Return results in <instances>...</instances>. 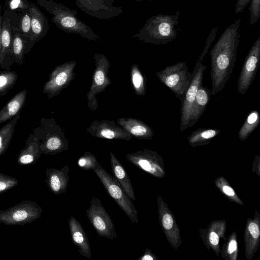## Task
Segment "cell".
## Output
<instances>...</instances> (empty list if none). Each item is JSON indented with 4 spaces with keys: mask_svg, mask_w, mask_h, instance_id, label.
<instances>
[{
    "mask_svg": "<svg viewBox=\"0 0 260 260\" xmlns=\"http://www.w3.org/2000/svg\"><path fill=\"white\" fill-rule=\"evenodd\" d=\"M27 90L24 89L16 94L0 110V124L18 115L26 101Z\"/></svg>",
    "mask_w": 260,
    "mask_h": 260,
    "instance_id": "cell-23",
    "label": "cell"
},
{
    "mask_svg": "<svg viewBox=\"0 0 260 260\" xmlns=\"http://www.w3.org/2000/svg\"><path fill=\"white\" fill-rule=\"evenodd\" d=\"M93 58L95 68L92 77L91 85L87 93V107L91 111H94L98 107L97 95L111 84L108 76L111 66L109 60L104 54L99 53H94Z\"/></svg>",
    "mask_w": 260,
    "mask_h": 260,
    "instance_id": "cell-8",
    "label": "cell"
},
{
    "mask_svg": "<svg viewBox=\"0 0 260 260\" xmlns=\"http://www.w3.org/2000/svg\"><path fill=\"white\" fill-rule=\"evenodd\" d=\"M144 0H135V1H136L137 2H138V3H141Z\"/></svg>",
    "mask_w": 260,
    "mask_h": 260,
    "instance_id": "cell-44",
    "label": "cell"
},
{
    "mask_svg": "<svg viewBox=\"0 0 260 260\" xmlns=\"http://www.w3.org/2000/svg\"><path fill=\"white\" fill-rule=\"evenodd\" d=\"M18 28L20 34L26 42V54H27L30 51L29 45L31 36V20L28 9L22 13Z\"/></svg>",
    "mask_w": 260,
    "mask_h": 260,
    "instance_id": "cell-31",
    "label": "cell"
},
{
    "mask_svg": "<svg viewBox=\"0 0 260 260\" xmlns=\"http://www.w3.org/2000/svg\"><path fill=\"white\" fill-rule=\"evenodd\" d=\"M248 230L249 234L255 239H257L260 235L259 229L258 225L255 222H251L248 226Z\"/></svg>",
    "mask_w": 260,
    "mask_h": 260,
    "instance_id": "cell-37",
    "label": "cell"
},
{
    "mask_svg": "<svg viewBox=\"0 0 260 260\" xmlns=\"http://www.w3.org/2000/svg\"><path fill=\"white\" fill-rule=\"evenodd\" d=\"M42 153L41 142L31 133L18 156L17 163L20 165H34Z\"/></svg>",
    "mask_w": 260,
    "mask_h": 260,
    "instance_id": "cell-21",
    "label": "cell"
},
{
    "mask_svg": "<svg viewBox=\"0 0 260 260\" xmlns=\"http://www.w3.org/2000/svg\"><path fill=\"white\" fill-rule=\"evenodd\" d=\"M117 123L119 126L139 139H151L154 133L153 129L141 120L133 117H121Z\"/></svg>",
    "mask_w": 260,
    "mask_h": 260,
    "instance_id": "cell-19",
    "label": "cell"
},
{
    "mask_svg": "<svg viewBox=\"0 0 260 260\" xmlns=\"http://www.w3.org/2000/svg\"><path fill=\"white\" fill-rule=\"evenodd\" d=\"M28 11L31 20L30 49L49 31V25L46 17L33 3H30Z\"/></svg>",
    "mask_w": 260,
    "mask_h": 260,
    "instance_id": "cell-17",
    "label": "cell"
},
{
    "mask_svg": "<svg viewBox=\"0 0 260 260\" xmlns=\"http://www.w3.org/2000/svg\"><path fill=\"white\" fill-rule=\"evenodd\" d=\"M131 79L135 93L139 96L145 95L146 92V78L139 67L136 63L131 68Z\"/></svg>",
    "mask_w": 260,
    "mask_h": 260,
    "instance_id": "cell-29",
    "label": "cell"
},
{
    "mask_svg": "<svg viewBox=\"0 0 260 260\" xmlns=\"http://www.w3.org/2000/svg\"><path fill=\"white\" fill-rule=\"evenodd\" d=\"M184 62L167 66L156 74L159 81L167 86L180 100L182 99L191 79V73Z\"/></svg>",
    "mask_w": 260,
    "mask_h": 260,
    "instance_id": "cell-6",
    "label": "cell"
},
{
    "mask_svg": "<svg viewBox=\"0 0 260 260\" xmlns=\"http://www.w3.org/2000/svg\"><path fill=\"white\" fill-rule=\"evenodd\" d=\"M20 117V115H17L0 129V156L8 148L13 137L15 126Z\"/></svg>",
    "mask_w": 260,
    "mask_h": 260,
    "instance_id": "cell-27",
    "label": "cell"
},
{
    "mask_svg": "<svg viewBox=\"0 0 260 260\" xmlns=\"http://www.w3.org/2000/svg\"><path fill=\"white\" fill-rule=\"evenodd\" d=\"M39 5L52 15L51 21L61 30L67 33L77 34L96 42L101 41L92 28L84 23L76 15L78 12L53 0H36Z\"/></svg>",
    "mask_w": 260,
    "mask_h": 260,
    "instance_id": "cell-2",
    "label": "cell"
},
{
    "mask_svg": "<svg viewBox=\"0 0 260 260\" xmlns=\"http://www.w3.org/2000/svg\"><path fill=\"white\" fill-rule=\"evenodd\" d=\"M18 184V181L16 178L0 173V193L9 190Z\"/></svg>",
    "mask_w": 260,
    "mask_h": 260,
    "instance_id": "cell-33",
    "label": "cell"
},
{
    "mask_svg": "<svg viewBox=\"0 0 260 260\" xmlns=\"http://www.w3.org/2000/svg\"><path fill=\"white\" fill-rule=\"evenodd\" d=\"M42 209L31 200H23L5 210H0V223L21 225L30 223L42 216Z\"/></svg>",
    "mask_w": 260,
    "mask_h": 260,
    "instance_id": "cell-7",
    "label": "cell"
},
{
    "mask_svg": "<svg viewBox=\"0 0 260 260\" xmlns=\"http://www.w3.org/2000/svg\"><path fill=\"white\" fill-rule=\"evenodd\" d=\"M260 62V36L255 41L247 54L237 83L239 94L244 95L252 84Z\"/></svg>",
    "mask_w": 260,
    "mask_h": 260,
    "instance_id": "cell-12",
    "label": "cell"
},
{
    "mask_svg": "<svg viewBox=\"0 0 260 260\" xmlns=\"http://www.w3.org/2000/svg\"><path fill=\"white\" fill-rule=\"evenodd\" d=\"M72 242L78 248V252L87 258H91V249L87 236L80 223L74 217L68 220Z\"/></svg>",
    "mask_w": 260,
    "mask_h": 260,
    "instance_id": "cell-20",
    "label": "cell"
},
{
    "mask_svg": "<svg viewBox=\"0 0 260 260\" xmlns=\"http://www.w3.org/2000/svg\"><path fill=\"white\" fill-rule=\"evenodd\" d=\"M220 132L218 129L199 128L190 135L187 138V141L193 147L206 145L219 134Z\"/></svg>",
    "mask_w": 260,
    "mask_h": 260,
    "instance_id": "cell-26",
    "label": "cell"
},
{
    "mask_svg": "<svg viewBox=\"0 0 260 260\" xmlns=\"http://www.w3.org/2000/svg\"><path fill=\"white\" fill-rule=\"evenodd\" d=\"M78 166L84 170H93L98 168L100 164L96 157L91 152L86 151L77 161Z\"/></svg>",
    "mask_w": 260,
    "mask_h": 260,
    "instance_id": "cell-32",
    "label": "cell"
},
{
    "mask_svg": "<svg viewBox=\"0 0 260 260\" xmlns=\"http://www.w3.org/2000/svg\"><path fill=\"white\" fill-rule=\"evenodd\" d=\"M69 172V167L68 165L60 169H46L45 173L47 179L45 182L54 194L59 195L66 192L70 180Z\"/></svg>",
    "mask_w": 260,
    "mask_h": 260,
    "instance_id": "cell-18",
    "label": "cell"
},
{
    "mask_svg": "<svg viewBox=\"0 0 260 260\" xmlns=\"http://www.w3.org/2000/svg\"><path fill=\"white\" fill-rule=\"evenodd\" d=\"M131 163L138 168L152 175H159L160 156L151 150L144 149L143 150L128 153L125 156Z\"/></svg>",
    "mask_w": 260,
    "mask_h": 260,
    "instance_id": "cell-15",
    "label": "cell"
},
{
    "mask_svg": "<svg viewBox=\"0 0 260 260\" xmlns=\"http://www.w3.org/2000/svg\"><path fill=\"white\" fill-rule=\"evenodd\" d=\"M8 8L11 10H18L22 12L28 9L29 3L27 0H7Z\"/></svg>",
    "mask_w": 260,
    "mask_h": 260,
    "instance_id": "cell-35",
    "label": "cell"
},
{
    "mask_svg": "<svg viewBox=\"0 0 260 260\" xmlns=\"http://www.w3.org/2000/svg\"><path fill=\"white\" fill-rule=\"evenodd\" d=\"M250 1L251 0H237L235 10V13L241 12Z\"/></svg>",
    "mask_w": 260,
    "mask_h": 260,
    "instance_id": "cell-38",
    "label": "cell"
},
{
    "mask_svg": "<svg viewBox=\"0 0 260 260\" xmlns=\"http://www.w3.org/2000/svg\"><path fill=\"white\" fill-rule=\"evenodd\" d=\"M12 27L11 20L5 10L2 22L0 67L6 71H10L14 62L11 54Z\"/></svg>",
    "mask_w": 260,
    "mask_h": 260,
    "instance_id": "cell-16",
    "label": "cell"
},
{
    "mask_svg": "<svg viewBox=\"0 0 260 260\" xmlns=\"http://www.w3.org/2000/svg\"><path fill=\"white\" fill-rule=\"evenodd\" d=\"M179 12L174 15L159 14L148 18L142 28L133 36V38L149 44L165 45L176 38Z\"/></svg>",
    "mask_w": 260,
    "mask_h": 260,
    "instance_id": "cell-3",
    "label": "cell"
},
{
    "mask_svg": "<svg viewBox=\"0 0 260 260\" xmlns=\"http://www.w3.org/2000/svg\"><path fill=\"white\" fill-rule=\"evenodd\" d=\"M209 241L211 244L213 245L216 246L218 244L219 237L217 234L214 232H211L209 235Z\"/></svg>",
    "mask_w": 260,
    "mask_h": 260,
    "instance_id": "cell-40",
    "label": "cell"
},
{
    "mask_svg": "<svg viewBox=\"0 0 260 260\" xmlns=\"http://www.w3.org/2000/svg\"><path fill=\"white\" fill-rule=\"evenodd\" d=\"M86 213L100 236L112 240L114 238L117 239L112 220L96 197L93 196L91 197L90 207L86 210Z\"/></svg>",
    "mask_w": 260,
    "mask_h": 260,
    "instance_id": "cell-11",
    "label": "cell"
},
{
    "mask_svg": "<svg viewBox=\"0 0 260 260\" xmlns=\"http://www.w3.org/2000/svg\"><path fill=\"white\" fill-rule=\"evenodd\" d=\"M32 133L41 142L43 153L55 155L68 149L63 131L54 119L42 118Z\"/></svg>",
    "mask_w": 260,
    "mask_h": 260,
    "instance_id": "cell-4",
    "label": "cell"
},
{
    "mask_svg": "<svg viewBox=\"0 0 260 260\" xmlns=\"http://www.w3.org/2000/svg\"><path fill=\"white\" fill-rule=\"evenodd\" d=\"M237 248V243L236 240H232L230 241L228 246V252L231 254L234 252Z\"/></svg>",
    "mask_w": 260,
    "mask_h": 260,
    "instance_id": "cell-42",
    "label": "cell"
},
{
    "mask_svg": "<svg viewBox=\"0 0 260 260\" xmlns=\"http://www.w3.org/2000/svg\"><path fill=\"white\" fill-rule=\"evenodd\" d=\"M241 18L231 24L222 32L210 51L211 95H216L224 87L233 72L237 57Z\"/></svg>",
    "mask_w": 260,
    "mask_h": 260,
    "instance_id": "cell-1",
    "label": "cell"
},
{
    "mask_svg": "<svg viewBox=\"0 0 260 260\" xmlns=\"http://www.w3.org/2000/svg\"><path fill=\"white\" fill-rule=\"evenodd\" d=\"M148 1H153V0H148Z\"/></svg>",
    "mask_w": 260,
    "mask_h": 260,
    "instance_id": "cell-45",
    "label": "cell"
},
{
    "mask_svg": "<svg viewBox=\"0 0 260 260\" xmlns=\"http://www.w3.org/2000/svg\"><path fill=\"white\" fill-rule=\"evenodd\" d=\"M206 67L202 62L197 61L189 86L187 87L182 99H181V117L180 130L181 132L189 128L192 106L194 102L197 92L201 85L204 73Z\"/></svg>",
    "mask_w": 260,
    "mask_h": 260,
    "instance_id": "cell-10",
    "label": "cell"
},
{
    "mask_svg": "<svg viewBox=\"0 0 260 260\" xmlns=\"http://www.w3.org/2000/svg\"><path fill=\"white\" fill-rule=\"evenodd\" d=\"M111 165L113 177L118 181L127 196L133 200L136 196L132 182L124 168L115 155L110 152Z\"/></svg>",
    "mask_w": 260,
    "mask_h": 260,
    "instance_id": "cell-22",
    "label": "cell"
},
{
    "mask_svg": "<svg viewBox=\"0 0 260 260\" xmlns=\"http://www.w3.org/2000/svg\"><path fill=\"white\" fill-rule=\"evenodd\" d=\"M83 12L100 20L109 19L121 14L122 7L113 5L114 0H75Z\"/></svg>",
    "mask_w": 260,
    "mask_h": 260,
    "instance_id": "cell-13",
    "label": "cell"
},
{
    "mask_svg": "<svg viewBox=\"0 0 260 260\" xmlns=\"http://www.w3.org/2000/svg\"><path fill=\"white\" fill-rule=\"evenodd\" d=\"M222 190L225 194L229 196L233 197L235 195V193L233 189L228 185L223 186L222 187Z\"/></svg>",
    "mask_w": 260,
    "mask_h": 260,
    "instance_id": "cell-41",
    "label": "cell"
},
{
    "mask_svg": "<svg viewBox=\"0 0 260 260\" xmlns=\"http://www.w3.org/2000/svg\"><path fill=\"white\" fill-rule=\"evenodd\" d=\"M87 132L93 137L109 140L130 141L133 136L113 120H94L87 128Z\"/></svg>",
    "mask_w": 260,
    "mask_h": 260,
    "instance_id": "cell-14",
    "label": "cell"
},
{
    "mask_svg": "<svg viewBox=\"0 0 260 260\" xmlns=\"http://www.w3.org/2000/svg\"><path fill=\"white\" fill-rule=\"evenodd\" d=\"M17 79L18 74L15 71L0 72V97L5 95L14 87Z\"/></svg>",
    "mask_w": 260,
    "mask_h": 260,
    "instance_id": "cell-30",
    "label": "cell"
},
{
    "mask_svg": "<svg viewBox=\"0 0 260 260\" xmlns=\"http://www.w3.org/2000/svg\"><path fill=\"white\" fill-rule=\"evenodd\" d=\"M155 258V256H153L151 251L148 249L146 248L144 254L140 257L138 258L139 260H153Z\"/></svg>",
    "mask_w": 260,
    "mask_h": 260,
    "instance_id": "cell-39",
    "label": "cell"
},
{
    "mask_svg": "<svg viewBox=\"0 0 260 260\" xmlns=\"http://www.w3.org/2000/svg\"><path fill=\"white\" fill-rule=\"evenodd\" d=\"M249 8L250 11V24L253 25L257 22L260 17V0H251Z\"/></svg>",
    "mask_w": 260,
    "mask_h": 260,
    "instance_id": "cell-34",
    "label": "cell"
},
{
    "mask_svg": "<svg viewBox=\"0 0 260 260\" xmlns=\"http://www.w3.org/2000/svg\"><path fill=\"white\" fill-rule=\"evenodd\" d=\"M218 30V27L216 26L213 28L209 33L208 37L207 39L205 47L199 56L197 61L202 62L204 56L208 51V50L212 44V42L214 40Z\"/></svg>",
    "mask_w": 260,
    "mask_h": 260,
    "instance_id": "cell-36",
    "label": "cell"
},
{
    "mask_svg": "<svg viewBox=\"0 0 260 260\" xmlns=\"http://www.w3.org/2000/svg\"><path fill=\"white\" fill-rule=\"evenodd\" d=\"M1 9H2V6L0 3V52H1V30H2V19L1 17Z\"/></svg>",
    "mask_w": 260,
    "mask_h": 260,
    "instance_id": "cell-43",
    "label": "cell"
},
{
    "mask_svg": "<svg viewBox=\"0 0 260 260\" xmlns=\"http://www.w3.org/2000/svg\"><path fill=\"white\" fill-rule=\"evenodd\" d=\"M101 180L107 192L115 201L134 223L139 222L137 211L132 200L127 196L115 178L100 165L93 170Z\"/></svg>",
    "mask_w": 260,
    "mask_h": 260,
    "instance_id": "cell-5",
    "label": "cell"
},
{
    "mask_svg": "<svg viewBox=\"0 0 260 260\" xmlns=\"http://www.w3.org/2000/svg\"><path fill=\"white\" fill-rule=\"evenodd\" d=\"M260 122V115L256 110L251 111L247 115L243 125L238 133L239 139L241 141L245 140L253 131L257 127Z\"/></svg>",
    "mask_w": 260,
    "mask_h": 260,
    "instance_id": "cell-28",
    "label": "cell"
},
{
    "mask_svg": "<svg viewBox=\"0 0 260 260\" xmlns=\"http://www.w3.org/2000/svg\"><path fill=\"white\" fill-rule=\"evenodd\" d=\"M12 57L15 62L21 66L26 55V42L20 34L18 26H12Z\"/></svg>",
    "mask_w": 260,
    "mask_h": 260,
    "instance_id": "cell-25",
    "label": "cell"
},
{
    "mask_svg": "<svg viewBox=\"0 0 260 260\" xmlns=\"http://www.w3.org/2000/svg\"><path fill=\"white\" fill-rule=\"evenodd\" d=\"M211 91L207 88L200 86L192 106L188 127L194 125L205 111L210 99Z\"/></svg>",
    "mask_w": 260,
    "mask_h": 260,
    "instance_id": "cell-24",
    "label": "cell"
},
{
    "mask_svg": "<svg viewBox=\"0 0 260 260\" xmlns=\"http://www.w3.org/2000/svg\"><path fill=\"white\" fill-rule=\"evenodd\" d=\"M76 61L72 60L55 67L49 75V79L45 84L43 92L51 99L59 94L75 79Z\"/></svg>",
    "mask_w": 260,
    "mask_h": 260,
    "instance_id": "cell-9",
    "label": "cell"
}]
</instances>
